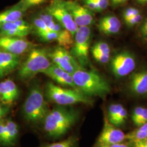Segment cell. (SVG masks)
<instances>
[{
  "label": "cell",
  "instance_id": "30",
  "mask_svg": "<svg viewBox=\"0 0 147 147\" xmlns=\"http://www.w3.org/2000/svg\"><path fill=\"white\" fill-rule=\"evenodd\" d=\"M140 13V11L135 8L130 7V8H126V9H125L124 11L123 14L124 20H126L127 19H130Z\"/></svg>",
  "mask_w": 147,
  "mask_h": 147
},
{
  "label": "cell",
  "instance_id": "15",
  "mask_svg": "<svg viewBox=\"0 0 147 147\" xmlns=\"http://www.w3.org/2000/svg\"><path fill=\"white\" fill-rule=\"evenodd\" d=\"M43 74L62 86L70 87L71 88L77 89L74 81L73 75L53 63Z\"/></svg>",
  "mask_w": 147,
  "mask_h": 147
},
{
  "label": "cell",
  "instance_id": "7",
  "mask_svg": "<svg viewBox=\"0 0 147 147\" xmlns=\"http://www.w3.org/2000/svg\"><path fill=\"white\" fill-rule=\"evenodd\" d=\"M46 11L53 16L74 38L79 27L75 24L72 16L65 8L63 0H53L52 3L46 9Z\"/></svg>",
  "mask_w": 147,
  "mask_h": 147
},
{
  "label": "cell",
  "instance_id": "44",
  "mask_svg": "<svg viewBox=\"0 0 147 147\" xmlns=\"http://www.w3.org/2000/svg\"><path fill=\"white\" fill-rule=\"evenodd\" d=\"M100 147H109L108 146H101Z\"/></svg>",
  "mask_w": 147,
  "mask_h": 147
},
{
  "label": "cell",
  "instance_id": "27",
  "mask_svg": "<svg viewBox=\"0 0 147 147\" xmlns=\"http://www.w3.org/2000/svg\"><path fill=\"white\" fill-rule=\"evenodd\" d=\"M74 139L73 137H70L68 139L61 142L55 143L42 147H72L74 144Z\"/></svg>",
  "mask_w": 147,
  "mask_h": 147
},
{
  "label": "cell",
  "instance_id": "21",
  "mask_svg": "<svg viewBox=\"0 0 147 147\" xmlns=\"http://www.w3.org/2000/svg\"><path fill=\"white\" fill-rule=\"evenodd\" d=\"M5 121L8 145H11L15 142L18 135V126L14 121L11 119H8Z\"/></svg>",
  "mask_w": 147,
  "mask_h": 147
},
{
  "label": "cell",
  "instance_id": "11",
  "mask_svg": "<svg viewBox=\"0 0 147 147\" xmlns=\"http://www.w3.org/2000/svg\"><path fill=\"white\" fill-rule=\"evenodd\" d=\"M63 3L79 27L90 26L93 22V14L87 7L73 1H64Z\"/></svg>",
  "mask_w": 147,
  "mask_h": 147
},
{
  "label": "cell",
  "instance_id": "24",
  "mask_svg": "<svg viewBox=\"0 0 147 147\" xmlns=\"http://www.w3.org/2000/svg\"><path fill=\"white\" fill-rule=\"evenodd\" d=\"M124 107L119 104L111 105L108 110V120L112 123L115 119L119 112Z\"/></svg>",
  "mask_w": 147,
  "mask_h": 147
},
{
  "label": "cell",
  "instance_id": "36",
  "mask_svg": "<svg viewBox=\"0 0 147 147\" xmlns=\"http://www.w3.org/2000/svg\"><path fill=\"white\" fill-rule=\"evenodd\" d=\"M132 147H147V138L132 141Z\"/></svg>",
  "mask_w": 147,
  "mask_h": 147
},
{
  "label": "cell",
  "instance_id": "32",
  "mask_svg": "<svg viewBox=\"0 0 147 147\" xmlns=\"http://www.w3.org/2000/svg\"><path fill=\"white\" fill-rule=\"evenodd\" d=\"M143 108L144 107L141 106H138L135 108L133 111L132 114V120L135 124H136L137 121L141 116Z\"/></svg>",
  "mask_w": 147,
  "mask_h": 147
},
{
  "label": "cell",
  "instance_id": "3",
  "mask_svg": "<svg viewBox=\"0 0 147 147\" xmlns=\"http://www.w3.org/2000/svg\"><path fill=\"white\" fill-rule=\"evenodd\" d=\"M49 53V50L45 48H33L26 59L19 66V78L27 81L37 74L43 73L53 63Z\"/></svg>",
  "mask_w": 147,
  "mask_h": 147
},
{
  "label": "cell",
  "instance_id": "35",
  "mask_svg": "<svg viewBox=\"0 0 147 147\" xmlns=\"http://www.w3.org/2000/svg\"><path fill=\"white\" fill-rule=\"evenodd\" d=\"M45 1V0H22L27 8L42 4Z\"/></svg>",
  "mask_w": 147,
  "mask_h": 147
},
{
  "label": "cell",
  "instance_id": "34",
  "mask_svg": "<svg viewBox=\"0 0 147 147\" xmlns=\"http://www.w3.org/2000/svg\"><path fill=\"white\" fill-rule=\"evenodd\" d=\"M147 122V109L143 108L141 116L136 123V125L138 127L142 126Z\"/></svg>",
  "mask_w": 147,
  "mask_h": 147
},
{
  "label": "cell",
  "instance_id": "1",
  "mask_svg": "<svg viewBox=\"0 0 147 147\" xmlns=\"http://www.w3.org/2000/svg\"><path fill=\"white\" fill-rule=\"evenodd\" d=\"M78 111L67 106H60L49 111L42 121L44 129L53 138L63 136L79 118Z\"/></svg>",
  "mask_w": 147,
  "mask_h": 147
},
{
  "label": "cell",
  "instance_id": "12",
  "mask_svg": "<svg viewBox=\"0 0 147 147\" xmlns=\"http://www.w3.org/2000/svg\"><path fill=\"white\" fill-rule=\"evenodd\" d=\"M38 16L44 21L47 27L51 31L58 34L62 39V47L68 50L70 49L74 42V37L71 34L65 29L58 21H56L50 14L46 11L40 13Z\"/></svg>",
  "mask_w": 147,
  "mask_h": 147
},
{
  "label": "cell",
  "instance_id": "39",
  "mask_svg": "<svg viewBox=\"0 0 147 147\" xmlns=\"http://www.w3.org/2000/svg\"><path fill=\"white\" fill-rule=\"evenodd\" d=\"M109 147H129L126 144H121V143H117V144H114L112 145H111Z\"/></svg>",
  "mask_w": 147,
  "mask_h": 147
},
{
  "label": "cell",
  "instance_id": "29",
  "mask_svg": "<svg viewBox=\"0 0 147 147\" xmlns=\"http://www.w3.org/2000/svg\"><path fill=\"white\" fill-rule=\"evenodd\" d=\"M0 142L3 144L8 145L5 121L2 120L0 121Z\"/></svg>",
  "mask_w": 147,
  "mask_h": 147
},
{
  "label": "cell",
  "instance_id": "37",
  "mask_svg": "<svg viewBox=\"0 0 147 147\" xmlns=\"http://www.w3.org/2000/svg\"><path fill=\"white\" fill-rule=\"evenodd\" d=\"M99 5L100 11H104L109 5V0H95Z\"/></svg>",
  "mask_w": 147,
  "mask_h": 147
},
{
  "label": "cell",
  "instance_id": "40",
  "mask_svg": "<svg viewBox=\"0 0 147 147\" xmlns=\"http://www.w3.org/2000/svg\"><path fill=\"white\" fill-rule=\"evenodd\" d=\"M111 1L112 2V3L115 5H118L119 3V0H111Z\"/></svg>",
  "mask_w": 147,
  "mask_h": 147
},
{
  "label": "cell",
  "instance_id": "22",
  "mask_svg": "<svg viewBox=\"0 0 147 147\" xmlns=\"http://www.w3.org/2000/svg\"><path fill=\"white\" fill-rule=\"evenodd\" d=\"M147 138V122L134 131L125 135V139L132 141Z\"/></svg>",
  "mask_w": 147,
  "mask_h": 147
},
{
  "label": "cell",
  "instance_id": "4",
  "mask_svg": "<svg viewBox=\"0 0 147 147\" xmlns=\"http://www.w3.org/2000/svg\"><path fill=\"white\" fill-rule=\"evenodd\" d=\"M44 93L39 84L32 86L22 107L25 120L32 124L43 121L49 110L44 99Z\"/></svg>",
  "mask_w": 147,
  "mask_h": 147
},
{
  "label": "cell",
  "instance_id": "20",
  "mask_svg": "<svg viewBox=\"0 0 147 147\" xmlns=\"http://www.w3.org/2000/svg\"><path fill=\"white\" fill-rule=\"evenodd\" d=\"M97 26L101 33L111 36L119 32L121 25L119 19L116 16H106L100 19Z\"/></svg>",
  "mask_w": 147,
  "mask_h": 147
},
{
  "label": "cell",
  "instance_id": "43",
  "mask_svg": "<svg viewBox=\"0 0 147 147\" xmlns=\"http://www.w3.org/2000/svg\"><path fill=\"white\" fill-rule=\"evenodd\" d=\"M142 1H143V0H136L137 2L138 3H140V4H141V3H142Z\"/></svg>",
  "mask_w": 147,
  "mask_h": 147
},
{
  "label": "cell",
  "instance_id": "16",
  "mask_svg": "<svg viewBox=\"0 0 147 147\" xmlns=\"http://www.w3.org/2000/svg\"><path fill=\"white\" fill-rule=\"evenodd\" d=\"M32 26L35 33L42 41L47 42H56L58 46L61 47L62 39L60 36L50 30L45 23L38 16L33 19Z\"/></svg>",
  "mask_w": 147,
  "mask_h": 147
},
{
  "label": "cell",
  "instance_id": "18",
  "mask_svg": "<svg viewBox=\"0 0 147 147\" xmlns=\"http://www.w3.org/2000/svg\"><path fill=\"white\" fill-rule=\"evenodd\" d=\"M19 90L11 79H6L0 82V100L5 105H11L19 97Z\"/></svg>",
  "mask_w": 147,
  "mask_h": 147
},
{
  "label": "cell",
  "instance_id": "38",
  "mask_svg": "<svg viewBox=\"0 0 147 147\" xmlns=\"http://www.w3.org/2000/svg\"><path fill=\"white\" fill-rule=\"evenodd\" d=\"M9 109L7 106L0 104V121L8 113Z\"/></svg>",
  "mask_w": 147,
  "mask_h": 147
},
{
  "label": "cell",
  "instance_id": "8",
  "mask_svg": "<svg viewBox=\"0 0 147 147\" xmlns=\"http://www.w3.org/2000/svg\"><path fill=\"white\" fill-rule=\"evenodd\" d=\"M49 55L53 64L71 75L76 70L84 69L68 50L64 47L58 45L52 50H49Z\"/></svg>",
  "mask_w": 147,
  "mask_h": 147
},
{
  "label": "cell",
  "instance_id": "5",
  "mask_svg": "<svg viewBox=\"0 0 147 147\" xmlns=\"http://www.w3.org/2000/svg\"><path fill=\"white\" fill-rule=\"evenodd\" d=\"M45 95L48 100L60 106H69L76 104H92L90 98L85 95L79 89L65 88L47 82L45 88Z\"/></svg>",
  "mask_w": 147,
  "mask_h": 147
},
{
  "label": "cell",
  "instance_id": "13",
  "mask_svg": "<svg viewBox=\"0 0 147 147\" xmlns=\"http://www.w3.org/2000/svg\"><path fill=\"white\" fill-rule=\"evenodd\" d=\"M125 139V134L116 126L112 124L109 120H105L102 130L98 139V144L100 146L119 143Z\"/></svg>",
  "mask_w": 147,
  "mask_h": 147
},
{
  "label": "cell",
  "instance_id": "28",
  "mask_svg": "<svg viewBox=\"0 0 147 147\" xmlns=\"http://www.w3.org/2000/svg\"><path fill=\"white\" fill-rule=\"evenodd\" d=\"M95 60L102 64L108 63L110 59V54L102 53H92Z\"/></svg>",
  "mask_w": 147,
  "mask_h": 147
},
{
  "label": "cell",
  "instance_id": "31",
  "mask_svg": "<svg viewBox=\"0 0 147 147\" xmlns=\"http://www.w3.org/2000/svg\"><path fill=\"white\" fill-rule=\"evenodd\" d=\"M142 21V16L140 13L130 19L124 20L126 25L129 27H133L140 24Z\"/></svg>",
  "mask_w": 147,
  "mask_h": 147
},
{
  "label": "cell",
  "instance_id": "26",
  "mask_svg": "<svg viewBox=\"0 0 147 147\" xmlns=\"http://www.w3.org/2000/svg\"><path fill=\"white\" fill-rule=\"evenodd\" d=\"M138 34L142 40L147 42V17L140 24Z\"/></svg>",
  "mask_w": 147,
  "mask_h": 147
},
{
  "label": "cell",
  "instance_id": "6",
  "mask_svg": "<svg viewBox=\"0 0 147 147\" xmlns=\"http://www.w3.org/2000/svg\"><path fill=\"white\" fill-rule=\"evenodd\" d=\"M91 38L92 31L90 27H79L74 36L73 44L69 51L84 69L89 63Z\"/></svg>",
  "mask_w": 147,
  "mask_h": 147
},
{
  "label": "cell",
  "instance_id": "19",
  "mask_svg": "<svg viewBox=\"0 0 147 147\" xmlns=\"http://www.w3.org/2000/svg\"><path fill=\"white\" fill-rule=\"evenodd\" d=\"M27 7L21 1L17 5L0 13V25L23 19Z\"/></svg>",
  "mask_w": 147,
  "mask_h": 147
},
{
  "label": "cell",
  "instance_id": "2",
  "mask_svg": "<svg viewBox=\"0 0 147 147\" xmlns=\"http://www.w3.org/2000/svg\"><path fill=\"white\" fill-rule=\"evenodd\" d=\"M73 76L77 89L89 98H104L110 93L111 86L107 80L95 70L79 69Z\"/></svg>",
  "mask_w": 147,
  "mask_h": 147
},
{
  "label": "cell",
  "instance_id": "33",
  "mask_svg": "<svg viewBox=\"0 0 147 147\" xmlns=\"http://www.w3.org/2000/svg\"><path fill=\"white\" fill-rule=\"evenodd\" d=\"M87 8L90 11H100L99 5L95 0H84Z\"/></svg>",
  "mask_w": 147,
  "mask_h": 147
},
{
  "label": "cell",
  "instance_id": "41",
  "mask_svg": "<svg viewBox=\"0 0 147 147\" xmlns=\"http://www.w3.org/2000/svg\"><path fill=\"white\" fill-rule=\"evenodd\" d=\"M145 4H147V0H143L141 5H145Z\"/></svg>",
  "mask_w": 147,
  "mask_h": 147
},
{
  "label": "cell",
  "instance_id": "25",
  "mask_svg": "<svg viewBox=\"0 0 147 147\" xmlns=\"http://www.w3.org/2000/svg\"><path fill=\"white\" fill-rule=\"evenodd\" d=\"M127 112L125 109L124 107L121 109V110L119 112L118 115L116 117L115 119L111 123L113 125L115 126H118L123 124L125 119L127 118Z\"/></svg>",
  "mask_w": 147,
  "mask_h": 147
},
{
  "label": "cell",
  "instance_id": "17",
  "mask_svg": "<svg viewBox=\"0 0 147 147\" xmlns=\"http://www.w3.org/2000/svg\"><path fill=\"white\" fill-rule=\"evenodd\" d=\"M20 56L0 49V78L14 71L20 65Z\"/></svg>",
  "mask_w": 147,
  "mask_h": 147
},
{
  "label": "cell",
  "instance_id": "10",
  "mask_svg": "<svg viewBox=\"0 0 147 147\" xmlns=\"http://www.w3.org/2000/svg\"><path fill=\"white\" fill-rule=\"evenodd\" d=\"M35 45L22 37H8L0 36V49L19 56L29 53Z\"/></svg>",
  "mask_w": 147,
  "mask_h": 147
},
{
  "label": "cell",
  "instance_id": "42",
  "mask_svg": "<svg viewBox=\"0 0 147 147\" xmlns=\"http://www.w3.org/2000/svg\"><path fill=\"white\" fill-rule=\"evenodd\" d=\"M127 0H119V3H122L124 2H125Z\"/></svg>",
  "mask_w": 147,
  "mask_h": 147
},
{
  "label": "cell",
  "instance_id": "23",
  "mask_svg": "<svg viewBox=\"0 0 147 147\" xmlns=\"http://www.w3.org/2000/svg\"><path fill=\"white\" fill-rule=\"evenodd\" d=\"M111 49L109 44L104 42H96L91 48V53H102L110 54Z\"/></svg>",
  "mask_w": 147,
  "mask_h": 147
},
{
  "label": "cell",
  "instance_id": "14",
  "mask_svg": "<svg viewBox=\"0 0 147 147\" xmlns=\"http://www.w3.org/2000/svg\"><path fill=\"white\" fill-rule=\"evenodd\" d=\"M128 87L133 94L147 95V69L132 72L129 79Z\"/></svg>",
  "mask_w": 147,
  "mask_h": 147
},
{
  "label": "cell",
  "instance_id": "9",
  "mask_svg": "<svg viewBox=\"0 0 147 147\" xmlns=\"http://www.w3.org/2000/svg\"><path fill=\"white\" fill-rule=\"evenodd\" d=\"M136 66V59L131 53L122 51L116 54L111 61L112 73L117 78L129 75L135 70Z\"/></svg>",
  "mask_w": 147,
  "mask_h": 147
}]
</instances>
